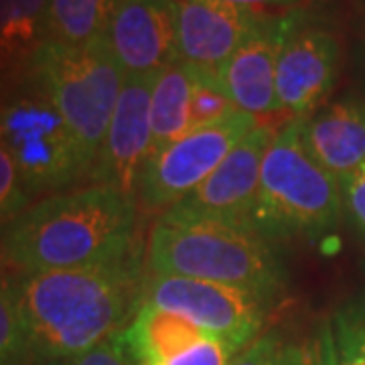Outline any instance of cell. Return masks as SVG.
<instances>
[{
  "label": "cell",
  "instance_id": "6da1fadb",
  "mask_svg": "<svg viewBox=\"0 0 365 365\" xmlns=\"http://www.w3.org/2000/svg\"><path fill=\"white\" fill-rule=\"evenodd\" d=\"M11 272L31 365L49 364L90 351L128 327L140 304L146 246L98 266Z\"/></svg>",
  "mask_w": 365,
  "mask_h": 365
},
{
  "label": "cell",
  "instance_id": "7a4b0ae2",
  "mask_svg": "<svg viewBox=\"0 0 365 365\" xmlns=\"http://www.w3.org/2000/svg\"><path fill=\"white\" fill-rule=\"evenodd\" d=\"M143 246L138 203L106 185L41 197L0 237V262L16 272L98 266Z\"/></svg>",
  "mask_w": 365,
  "mask_h": 365
},
{
  "label": "cell",
  "instance_id": "3957f363",
  "mask_svg": "<svg viewBox=\"0 0 365 365\" xmlns=\"http://www.w3.org/2000/svg\"><path fill=\"white\" fill-rule=\"evenodd\" d=\"M146 270L244 288L274 304L290 284L287 264L272 242L246 225L177 207L160 213L150 227Z\"/></svg>",
  "mask_w": 365,
  "mask_h": 365
},
{
  "label": "cell",
  "instance_id": "277c9868",
  "mask_svg": "<svg viewBox=\"0 0 365 365\" xmlns=\"http://www.w3.org/2000/svg\"><path fill=\"white\" fill-rule=\"evenodd\" d=\"M343 189L314 160L300 138V118L276 128L262 163L248 227L268 242L319 240L339 227Z\"/></svg>",
  "mask_w": 365,
  "mask_h": 365
},
{
  "label": "cell",
  "instance_id": "5b68a950",
  "mask_svg": "<svg viewBox=\"0 0 365 365\" xmlns=\"http://www.w3.org/2000/svg\"><path fill=\"white\" fill-rule=\"evenodd\" d=\"M0 148L35 199L90 181L91 158L29 67L0 76Z\"/></svg>",
  "mask_w": 365,
  "mask_h": 365
},
{
  "label": "cell",
  "instance_id": "8992f818",
  "mask_svg": "<svg viewBox=\"0 0 365 365\" xmlns=\"http://www.w3.org/2000/svg\"><path fill=\"white\" fill-rule=\"evenodd\" d=\"M26 67L39 79L93 163L126 79L106 37L90 45L47 39Z\"/></svg>",
  "mask_w": 365,
  "mask_h": 365
},
{
  "label": "cell",
  "instance_id": "52a82bcc",
  "mask_svg": "<svg viewBox=\"0 0 365 365\" xmlns=\"http://www.w3.org/2000/svg\"><path fill=\"white\" fill-rule=\"evenodd\" d=\"M258 118L234 110L227 116L191 128L146 160L136 203L150 213H165L197 189L220 167L234 146L258 126Z\"/></svg>",
  "mask_w": 365,
  "mask_h": 365
},
{
  "label": "cell",
  "instance_id": "ba28073f",
  "mask_svg": "<svg viewBox=\"0 0 365 365\" xmlns=\"http://www.w3.org/2000/svg\"><path fill=\"white\" fill-rule=\"evenodd\" d=\"M140 302L173 311L211 335L246 349L262 335L274 302L244 288L173 274H144Z\"/></svg>",
  "mask_w": 365,
  "mask_h": 365
},
{
  "label": "cell",
  "instance_id": "9c48e42d",
  "mask_svg": "<svg viewBox=\"0 0 365 365\" xmlns=\"http://www.w3.org/2000/svg\"><path fill=\"white\" fill-rule=\"evenodd\" d=\"M339 37L319 23L288 14L287 35L276 63V96L280 112L309 116L337 86L341 71Z\"/></svg>",
  "mask_w": 365,
  "mask_h": 365
},
{
  "label": "cell",
  "instance_id": "30bf717a",
  "mask_svg": "<svg viewBox=\"0 0 365 365\" xmlns=\"http://www.w3.org/2000/svg\"><path fill=\"white\" fill-rule=\"evenodd\" d=\"M155 78L157 76H126L88 182L112 187L136 199L153 144L150 96Z\"/></svg>",
  "mask_w": 365,
  "mask_h": 365
},
{
  "label": "cell",
  "instance_id": "8fae6325",
  "mask_svg": "<svg viewBox=\"0 0 365 365\" xmlns=\"http://www.w3.org/2000/svg\"><path fill=\"white\" fill-rule=\"evenodd\" d=\"M274 132L276 128L272 124H258L235 144L220 167L175 207L201 217L248 227L260 185L262 163L272 143Z\"/></svg>",
  "mask_w": 365,
  "mask_h": 365
},
{
  "label": "cell",
  "instance_id": "7c38bea8",
  "mask_svg": "<svg viewBox=\"0 0 365 365\" xmlns=\"http://www.w3.org/2000/svg\"><path fill=\"white\" fill-rule=\"evenodd\" d=\"M179 0H122L106 41L124 76H157L179 61Z\"/></svg>",
  "mask_w": 365,
  "mask_h": 365
},
{
  "label": "cell",
  "instance_id": "4fadbf2b",
  "mask_svg": "<svg viewBox=\"0 0 365 365\" xmlns=\"http://www.w3.org/2000/svg\"><path fill=\"white\" fill-rule=\"evenodd\" d=\"M266 14L223 0H179V59L217 79L223 63L258 29Z\"/></svg>",
  "mask_w": 365,
  "mask_h": 365
},
{
  "label": "cell",
  "instance_id": "5bb4252c",
  "mask_svg": "<svg viewBox=\"0 0 365 365\" xmlns=\"http://www.w3.org/2000/svg\"><path fill=\"white\" fill-rule=\"evenodd\" d=\"M287 25L288 14L278 16L268 13L220 69L217 83L235 110L254 118L280 112L276 96V63Z\"/></svg>",
  "mask_w": 365,
  "mask_h": 365
},
{
  "label": "cell",
  "instance_id": "9a60e30c",
  "mask_svg": "<svg viewBox=\"0 0 365 365\" xmlns=\"http://www.w3.org/2000/svg\"><path fill=\"white\" fill-rule=\"evenodd\" d=\"M307 153L343 185L365 163V100L343 98L300 118Z\"/></svg>",
  "mask_w": 365,
  "mask_h": 365
},
{
  "label": "cell",
  "instance_id": "2e32d148",
  "mask_svg": "<svg viewBox=\"0 0 365 365\" xmlns=\"http://www.w3.org/2000/svg\"><path fill=\"white\" fill-rule=\"evenodd\" d=\"M209 333L187 317L140 302L122 331L126 349L136 365H155L193 347Z\"/></svg>",
  "mask_w": 365,
  "mask_h": 365
},
{
  "label": "cell",
  "instance_id": "e0dca14e",
  "mask_svg": "<svg viewBox=\"0 0 365 365\" xmlns=\"http://www.w3.org/2000/svg\"><path fill=\"white\" fill-rule=\"evenodd\" d=\"M191 91L193 69L181 59L157 73L150 96V157L191 130Z\"/></svg>",
  "mask_w": 365,
  "mask_h": 365
},
{
  "label": "cell",
  "instance_id": "ac0fdd59",
  "mask_svg": "<svg viewBox=\"0 0 365 365\" xmlns=\"http://www.w3.org/2000/svg\"><path fill=\"white\" fill-rule=\"evenodd\" d=\"M49 39V0H0V76L23 69Z\"/></svg>",
  "mask_w": 365,
  "mask_h": 365
},
{
  "label": "cell",
  "instance_id": "d6986e66",
  "mask_svg": "<svg viewBox=\"0 0 365 365\" xmlns=\"http://www.w3.org/2000/svg\"><path fill=\"white\" fill-rule=\"evenodd\" d=\"M122 0H49V39L90 45L104 39Z\"/></svg>",
  "mask_w": 365,
  "mask_h": 365
},
{
  "label": "cell",
  "instance_id": "ffe728a7",
  "mask_svg": "<svg viewBox=\"0 0 365 365\" xmlns=\"http://www.w3.org/2000/svg\"><path fill=\"white\" fill-rule=\"evenodd\" d=\"M329 327L335 365H365V292L341 302Z\"/></svg>",
  "mask_w": 365,
  "mask_h": 365
},
{
  "label": "cell",
  "instance_id": "44dd1931",
  "mask_svg": "<svg viewBox=\"0 0 365 365\" xmlns=\"http://www.w3.org/2000/svg\"><path fill=\"white\" fill-rule=\"evenodd\" d=\"M0 365H31V347L19 300L14 294L13 272L0 262Z\"/></svg>",
  "mask_w": 365,
  "mask_h": 365
},
{
  "label": "cell",
  "instance_id": "7402d4cb",
  "mask_svg": "<svg viewBox=\"0 0 365 365\" xmlns=\"http://www.w3.org/2000/svg\"><path fill=\"white\" fill-rule=\"evenodd\" d=\"M35 201L37 199L29 189L19 167L9 157V153L0 148V237Z\"/></svg>",
  "mask_w": 365,
  "mask_h": 365
},
{
  "label": "cell",
  "instance_id": "603a6c76",
  "mask_svg": "<svg viewBox=\"0 0 365 365\" xmlns=\"http://www.w3.org/2000/svg\"><path fill=\"white\" fill-rule=\"evenodd\" d=\"M193 69V67H191ZM235 106L230 102L217 79L193 69V91H191V128L215 122L234 112Z\"/></svg>",
  "mask_w": 365,
  "mask_h": 365
},
{
  "label": "cell",
  "instance_id": "cb8c5ba5",
  "mask_svg": "<svg viewBox=\"0 0 365 365\" xmlns=\"http://www.w3.org/2000/svg\"><path fill=\"white\" fill-rule=\"evenodd\" d=\"M284 365H335L329 319L313 335L287 343Z\"/></svg>",
  "mask_w": 365,
  "mask_h": 365
},
{
  "label": "cell",
  "instance_id": "d4e9b609",
  "mask_svg": "<svg viewBox=\"0 0 365 365\" xmlns=\"http://www.w3.org/2000/svg\"><path fill=\"white\" fill-rule=\"evenodd\" d=\"M237 353L240 349H235L232 343L209 333L205 339L195 343L193 347L155 365H232Z\"/></svg>",
  "mask_w": 365,
  "mask_h": 365
},
{
  "label": "cell",
  "instance_id": "484cf974",
  "mask_svg": "<svg viewBox=\"0 0 365 365\" xmlns=\"http://www.w3.org/2000/svg\"><path fill=\"white\" fill-rule=\"evenodd\" d=\"M39 365H136L132 361L130 353L126 349V343L122 333H118L114 337H110L104 343H100L98 347H93L90 351L76 355V357H67V359H57L49 364Z\"/></svg>",
  "mask_w": 365,
  "mask_h": 365
},
{
  "label": "cell",
  "instance_id": "4316f807",
  "mask_svg": "<svg viewBox=\"0 0 365 365\" xmlns=\"http://www.w3.org/2000/svg\"><path fill=\"white\" fill-rule=\"evenodd\" d=\"M284 347L287 343L278 331L262 333L258 339L235 355L232 365H284Z\"/></svg>",
  "mask_w": 365,
  "mask_h": 365
},
{
  "label": "cell",
  "instance_id": "83f0119b",
  "mask_svg": "<svg viewBox=\"0 0 365 365\" xmlns=\"http://www.w3.org/2000/svg\"><path fill=\"white\" fill-rule=\"evenodd\" d=\"M343 207L353 230L365 237V163L343 185Z\"/></svg>",
  "mask_w": 365,
  "mask_h": 365
},
{
  "label": "cell",
  "instance_id": "f1b7e54d",
  "mask_svg": "<svg viewBox=\"0 0 365 365\" xmlns=\"http://www.w3.org/2000/svg\"><path fill=\"white\" fill-rule=\"evenodd\" d=\"M223 2H232L237 6H244V9L268 13V11H294V9L302 6L307 0H223Z\"/></svg>",
  "mask_w": 365,
  "mask_h": 365
},
{
  "label": "cell",
  "instance_id": "f546056e",
  "mask_svg": "<svg viewBox=\"0 0 365 365\" xmlns=\"http://www.w3.org/2000/svg\"><path fill=\"white\" fill-rule=\"evenodd\" d=\"M361 57H364V66H365V14H364V25H361Z\"/></svg>",
  "mask_w": 365,
  "mask_h": 365
}]
</instances>
